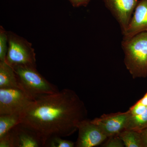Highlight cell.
Segmentation results:
<instances>
[{"instance_id": "cell-1", "label": "cell", "mask_w": 147, "mask_h": 147, "mask_svg": "<svg viewBox=\"0 0 147 147\" xmlns=\"http://www.w3.org/2000/svg\"><path fill=\"white\" fill-rule=\"evenodd\" d=\"M87 116L79 96L72 90L64 89L32 100L20 115V124L37 136L42 147H47L54 137L73 134Z\"/></svg>"}, {"instance_id": "cell-2", "label": "cell", "mask_w": 147, "mask_h": 147, "mask_svg": "<svg viewBox=\"0 0 147 147\" xmlns=\"http://www.w3.org/2000/svg\"><path fill=\"white\" fill-rule=\"evenodd\" d=\"M124 63L133 79L147 77V31L123 38Z\"/></svg>"}, {"instance_id": "cell-3", "label": "cell", "mask_w": 147, "mask_h": 147, "mask_svg": "<svg viewBox=\"0 0 147 147\" xmlns=\"http://www.w3.org/2000/svg\"><path fill=\"white\" fill-rule=\"evenodd\" d=\"M12 67L16 74L20 89L33 100L59 91L57 86L48 82L38 72L36 66L19 65Z\"/></svg>"}, {"instance_id": "cell-4", "label": "cell", "mask_w": 147, "mask_h": 147, "mask_svg": "<svg viewBox=\"0 0 147 147\" xmlns=\"http://www.w3.org/2000/svg\"><path fill=\"white\" fill-rule=\"evenodd\" d=\"M8 50L5 61L12 67L19 65H35L36 58L31 42L11 31H7Z\"/></svg>"}, {"instance_id": "cell-5", "label": "cell", "mask_w": 147, "mask_h": 147, "mask_svg": "<svg viewBox=\"0 0 147 147\" xmlns=\"http://www.w3.org/2000/svg\"><path fill=\"white\" fill-rule=\"evenodd\" d=\"M32 100L19 89L0 88V115H20Z\"/></svg>"}, {"instance_id": "cell-6", "label": "cell", "mask_w": 147, "mask_h": 147, "mask_svg": "<svg viewBox=\"0 0 147 147\" xmlns=\"http://www.w3.org/2000/svg\"><path fill=\"white\" fill-rule=\"evenodd\" d=\"M129 114L128 110L125 112H118L103 114L98 118L91 120L98 125L107 137L118 135L126 129Z\"/></svg>"}, {"instance_id": "cell-7", "label": "cell", "mask_w": 147, "mask_h": 147, "mask_svg": "<svg viewBox=\"0 0 147 147\" xmlns=\"http://www.w3.org/2000/svg\"><path fill=\"white\" fill-rule=\"evenodd\" d=\"M120 27L123 34L126 30L139 0H102Z\"/></svg>"}, {"instance_id": "cell-8", "label": "cell", "mask_w": 147, "mask_h": 147, "mask_svg": "<svg viewBox=\"0 0 147 147\" xmlns=\"http://www.w3.org/2000/svg\"><path fill=\"white\" fill-rule=\"evenodd\" d=\"M78 130L79 134L75 147L96 146L108 138L99 127L87 119L79 124Z\"/></svg>"}, {"instance_id": "cell-9", "label": "cell", "mask_w": 147, "mask_h": 147, "mask_svg": "<svg viewBox=\"0 0 147 147\" xmlns=\"http://www.w3.org/2000/svg\"><path fill=\"white\" fill-rule=\"evenodd\" d=\"M147 31V0H139L123 38Z\"/></svg>"}, {"instance_id": "cell-10", "label": "cell", "mask_w": 147, "mask_h": 147, "mask_svg": "<svg viewBox=\"0 0 147 147\" xmlns=\"http://www.w3.org/2000/svg\"><path fill=\"white\" fill-rule=\"evenodd\" d=\"M11 147H42L37 136L31 130L18 124L7 133Z\"/></svg>"}, {"instance_id": "cell-11", "label": "cell", "mask_w": 147, "mask_h": 147, "mask_svg": "<svg viewBox=\"0 0 147 147\" xmlns=\"http://www.w3.org/2000/svg\"><path fill=\"white\" fill-rule=\"evenodd\" d=\"M10 88L20 89L16 74L8 64L0 61V88Z\"/></svg>"}, {"instance_id": "cell-12", "label": "cell", "mask_w": 147, "mask_h": 147, "mask_svg": "<svg viewBox=\"0 0 147 147\" xmlns=\"http://www.w3.org/2000/svg\"><path fill=\"white\" fill-rule=\"evenodd\" d=\"M119 136L126 147H144L141 133L132 129H125Z\"/></svg>"}, {"instance_id": "cell-13", "label": "cell", "mask_w": 147, "mask_h": 147, "mask_svg": "<svg viewBox=\"0 0 147 147\" xmlns=\"http://www.w3.org/2000/svg\"><path fill=\"white\" fill-rule=\"evenodd\" d=\"M20 123V115H0V138Z\"/></svg>"}, {"instance_id": "cell-14", "label": "cell", "mask_w": 147, "mask_h": 147, "mask_svg": "<svg viewBox=\"0 0 147 147\" xmlns=\"http://www.w3.org/2000/svg\"><path fill=\"white\" fill-rule=\"evenodd\" d=\"M147 127V109L145 112L137 115L129 116L125 129L142 131Z\"/></svg>"}, {"instance_id": "cell-15", "label": "cell", "mask_w": 147, "mask_h": 147, "mask_svg": "<svg viewBox=\"0 0 147 147\" xmlns=\"http://www.w3.org/2000/svg\"><path fill=\"white\" fill-rule=\"evenodd\" d=\"M8 50V34L2 26H0V61H4Z\"/></svg>"}, {"instance_id": "cell-16", "label": "cell", "mask_w": 147, "mask_h": 147, "mask_svg": "<svg viewBox=\"0 0 147 147\" xmlns=\"http://www.w3.org/2000/svg\"><path fill=\"white\" fill-rule=\"evenodd\" d=\"M75 143L72 141L65 140L61 137H56L53 138L49 142L47 147H74Z\"/></svg>"}, {"instance_id": "cell-17", "label": "cell", "mask_w": 147, "mask_h": 147, "mask_svg": "<svg viewBox=\"0 0 147 147\" xmlns=\"http://www.w3.org/2000/svg\"><path fill=\"white\" fill-rule=\"evenodd\" d=\"M107 139H108V140L102 145V147H123L125 146L123 142L119 136V134L108 137Z\"/></svg>"}, {"instance_id": "cell-18", "label": "cell", "mask_w": 147, "mask_h": 147, "mask_svg": "<svg viewBox=\"0 0 147 147\" xmlns=\"http://www.w3.org/2000/svg\"><path fill=\"white\" fill-rule=\"evenodd\" d=\"M74 7H86L92 0H68Z\"/></svg>"}, {"instance_id": "cell-19", "label": "cell", "mask_w": 147, "mask_h": 147, "mask_svg": "<svg viewBox=\"0 0 147 147\" xmlns=\"http://www.w3.org/2000/svg\"><path fill=\"white\" fill-rule=\"evenodd\" d=\"M140 132L144 143V147H147V127Z\"/></svg>"}]
</instances>
